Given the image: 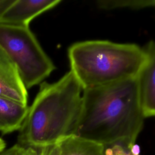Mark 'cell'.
I'll return each mask as SVG.
<instances>
[{"instance_id": "6da1fadb", "label": "cell", "mask_w": 155, "mask_h": 155, "mask_svg": "<svg viewBox=\"0 0 155 155\" xmlns=\"http://www.w3.org/2000/svg\"><path fill=\"white\" fill-rule=\"evenodd\" d=\"M145 116L137 77L83 90L82 107L74 135L108 146L133 147Z\"/></svg>"}, {"instance_id": "7a4b0ae2", "label": "cell", "mask_w": 155, "mask_h": 155, "mask_svg": "<svg viewBox=\"0 0 155 155\" xmlns=\"http://www.w3.org/2000/svg\"><path fill=\"white\" fill-rule=\"evenodd\" d=\"M83 89L70 70L54 83L42 82L19 130L18 143L36 149L74 135Z\"/></svg>"}, {"instance_id": "3957f363", "label": "cell", "mask_w": 155, "mask_h": 155, "mask_svg": "<svg viewBox=\"0 0 155 155\" xmlns=\"http://www.w3.org/2000/svg\"><path fill=\"white\" fill-rule=\"evenodd\" d=\"M68 56L83 90L136 78L147 59L144 48L136 44L101 40L76 42Z\"/></svg>"}, {"instance_id": "277c9868", "label": "cell", "mask_w": 155, "mask_h": 155, "mask_svg": "<svg viewBox=\"0 0 155 155\" xmlns=\"http://www.w3.org/2000/svg\"><path fill=\"white\" fill-rule=\"evenodd\" d=\"M0 47L15 64L26 88L41 84L55 69L29 27L0 24Z\"/></svg>"}, {"instance_id": "5b68a950", "label": "cell", "mask_w": 155, "mask_h": 155, "mask_svg": "<svg viewBox=\"0 0 155 155\" xmlns=\"http://www.w3.org/2000/svg\"><path fill=\"white\" fill-rule=\"evenodd\" d=\"M144 50L147 59L137 76L141 108L145 117L155 116V41Z\"/></svg>"}, {"instance_id": "8992f818", "label": "cell", "mask_w": 155, "mask_h": 155, "mask_svg": "<svg viewBox=\"0 0 155 155\" xmlns=\"http://www.w3.org/2000/svg\"><path fill=\"white\" fill-rule=\"evenodd\" d=\"M61 2L60 0H15L0 17V24L29 27L35 17Z\"/></svg>"}, {"instance_id": "52a82bcc", "label": "cell", "mask_w": 155, "mask_h": 155, "mask_svg": "<svg viewBox=\"0 0 155 155\" xmlns=\"http://www.w3.org/2000/svg\"><path fill=\"white\" fill-rule=\"evenodd\" d=\"M0 97L27 105V91L10 58L0 47Z\"/></svg>"}, {"instance_id": "ba28073f", "label": "cell", "mask_w": 155, "mask_h": 155, "mask_svg": "<svg viewBox=\"0 0 155 155\" xmlns=\"http://www.w3.org/2000/svg\"><path fill=\"white\" fill-rule=\"evenodd\" d=\"M28 107L0 97V131L4 134L19 130Z\"/></svg>"}, {"instance_id": "9c48e42d", "label": "cell", "mask_w": 155, "mask_h": 155, "mask_svg": "<svg viewBox=\"0 0 155 155\" xmlns=\"http://www.w3.org/2000/svg\"><path fill=\"white\" fill-rule=\"evenodd\" d=\"M61 155H105V146L76 135L67 136L59 141Z\"/></svg>"}, {"instance_id": "30bf717a", "label": "cell", "mask_w": 155, "mask_h": 155, "mask_svg": "<svg viewBox=\"0 0 155 155\" xmlns=\"http://www.w3.org/2000/svg\"><path fill=\"white\" fill-rule=\"evenodd\" d=\"M97 5L101 8L108 10L117 8H142L150 6H155V1H99Z\"/></svg>"}, {"instance_id": "8fae6325", "label": "cell", "mask_w": 155, "mask_h": 155, "mask_svg": "<svg viewBox=\"0 0 155 155\" xmlns=\"http://www.w3.org/2000/svg\"><path fill=\"white\" fill-rule=\"evenodd\" d=\"M134 147L135 145L129 147L121 143L105 146V155H138L134 150Z\"/></svg>"}, {"instance_id": "7c38bea8", "label": "cell", "mask_w": 155, "mask_h": 155, "mask_svg": "<svg viewBox=\"0 0 155 155\" xmlns=\"http://www.w3.org/2000/svg\"><path fill=\"white\" fill-rule=\"evenodd\" d=\"M0 155H37V150L17 143Z\"/></svg>"}, {"instance_id": "4fadbf2b", "label": "cell", "mask_w": 155, "mask_h": 155, "mask_svg": "<svg viewBox=\"0 0 155 155\" xmlns=\"http://www.w3.org/2000/svg\"><path fill=\"white\" fill-rule=\"evenodd\" d=\"M37 155H61L58 143L37 148Z\"/></svg>"}, {"instance_id": "5bb4252c", "label": "cell", "mask_w": 155, "mask_h": 155, "mask_svg": "<svg viewBox=\"0 0 155 155\" xmlns=\"http://www.w3.org/2000/svg\"><path fill=\"white\" fill-rule=\"evenodd\" d=\"M15 0H0V17Z\"/></svg>"}, {"instance_id": "9a60e30c", "label": "cell", "mask_w": 155, "mask_h": 155, "mask_svg": "<svg viewBox=\"0 0 155 155\" xmlns=\"http://www.w3.org/2000/svg\"><path fill=\"white\" fill-rule=\"evenodd\" d=\"M5 148V143L3 139L0 137V153L2 152Z\"/></svg>"}]
</instances>
